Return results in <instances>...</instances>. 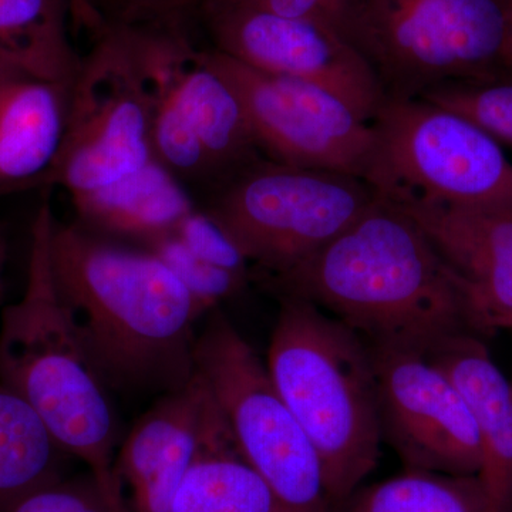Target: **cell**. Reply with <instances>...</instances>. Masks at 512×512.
Returning a JSON list of instances; mask_svg holds the SVG:
<instances>
[{
	"label": "cell",
	"mask_w": 512,
	"mask_h": 512,
	"mask_svg": "<svg viewBox=\"0 0 512 512\" xmlns=\"http://www.w3.org/2000/svg\"><path fill=\"white\" fill-rule=\"evenodd\" d=\"M50 256L77 342L110 393L160 397L194 380L208 312L160 258L56 218Z\"/></svg>",
	"instance_id": "obj_1"
},
{
	"label": "cell",
	"mask_w": 512,
	"mask_h": 512,
	"mask_svg": "<svg viewBox=\"0 0 512 512\" xmlns=\"http://www.w3.org/2000/svg\"><path fill=\"white\" fill-rule=\"evenodd\" d=\"M254 282L275 299L313 303L372 348L427 356L454 336H480L458 276L417 222L379 195L291 271Z\"/></svg>",
	"instance_id": "obj_2"
},
{
	"label": "cell",
	"mask_w": 512,
	"mask_h": 512,
	"mask_svg": "<svg viewBox=\"0 0 512 512\" xmlns=\"http://www.w3.org/2000/svg\"><path fill=\"white\" fill-rule=\"evenodd\" d=\"M55 218L46 198L32 224L25 292L0 316V382L35 410L64 453L83 461L123 512L113 473L120 424L57 291L50 256Z\"/></svg>",
	"instance_id": "obj_3"
},
{
	"label": "cell",
	"mask_w": 512,
	"mask_h": 512,
	"mask_svg": "<svg viewBox=\"0 0 512 512\" xmlns=\"http://www.w3.org/2000/svg\"><path fill=\"white\" fill-rule=\"evenodd\" d=\"M265 365L318 451L333 508L375 471L382 453L372 352L362 336L299 298H278Z\"/></svg>",
	"instance_id": "obj_4"
},
{
	"label": "cell",
	"mask_w": 512,
	"mask_h": 512,
	"mask_svg": "<svg viewBox=\"0 0 512 512\" xmlns=\"http://www.w3.org/2000/svg\"><path fill=\"white\" fill-rule=\"evenodd\" d=\"M504 0H348L343 35L386 100L420 99L457 83L512 82Z\"/></svg>",
	"instance_id": "obj_5"
},
{
	"label": "cell",
	"mask_w": 512,
	"mask_h": 512,
	"mask_svg": "<svg viewBox=\"0 0 512 512\" xmlns=\"http://www.w3.org/2000/svg\"><path fill=\"white\" fill-rule=\"evenodd\" d=\"M355 175L262 157L205 194L200 208L251 265L252 282L285 274L329 244L376 201Z\"/></svg>",
	"instance_id": "obj_6"
},
{
	"label": "cell",
	"mask_w": 512,
	"mask_h": 512,
	"mask_svg": "<svg viewBox=\"0 0 512 512\" xmlns=\"http://www.w3.org/2000/svg\"><path fill=\"white\" fill-rule=\"evenodd\" d=\"M195 366L239 454L268 487L275 512H333L318 451L276 390L265 360L218 308L198 330Z\"/></svg>",
	"instance_id": "obj_7"
},
{
	"label": "cell",
	"mask_w": 512,
	"mask_h": 512,
	"mask_svg": "<svg viewBox=\"0 0 512 512\" xmlns=\"http://www.w3.org/2000/svg\"><path fill=\"white\" fill-rule=\"evenodd\" d=\"M365 181L389 201L512 208V163L473 121L424 99L386 100Z\"/></svg>",
	"instance_id": "obj_8"
},
{
	"label": "cell",
	"mask_w": 512,
	"mask_h": 512,
	"mask_svg": "<svg viewBox=\"0 0 512 512\" xmlns=\"http://www.w3.org/2000/svg\"><path fill=\"white\" fill-rule=\"evenodd\" d=\"M70 86L62 146L45 187L70 198L100 190L154 160L151 104L126 30L97 26Z\"/></svg>",
	"instance_id": "obj_9"
},
{
	"label": "cell",
	"mask_w": 512,
	"mask_h": 512,
	"mask_svg": "<svg viewBox=\"0 0 512 512\" xmlns=\"http://www.w3.org/2000/svg\"><path fill=\"white\" fill-rule=\"evenodd\" d=\"M202 56L238 94L262 156L365 180L376 134L348 104L315 84L259 72L212 47Z\"/></svg>",
	"instance_id": "obj_10"
},
{
	"label": "cell",
	"mask_w": 512,
	"mask_h": 512,
	"mask_svg": "<svg viewBox=\"0 0 512 512\" xmlns=\"http://www.w3.org/2000/svg\"><path fill=\"white\" fill-rule=\"evenodd\" d=\"M212 49L252 69L315 84L372 123L386 97L372 67L339 30L247 6L198 9Z\"/></svg>",
	"instance_id": "obj_11"
},
{
	"label": "cell",
	"mask_w": 512,
	"mask_h": 512,
	"mask_svg": "<svg viewBox=\"0 0 512 512\" xmlns=\"http://www.w3.org/2000/svg\"><path fill=\"white\" fill-rule=\"evenodd\" d=\"M380 431L404 470L478 476L480 433L467 403L429 356L372 348Z\"/></svg>",
	"instance_id": "obj_12"
},
{
	"label": "cell",
	"mask_w": 512,
	"mask_h": 512,
	"mask_svg": "<svg viewBox=\"0 0 512 512\" xmlns=\"http://www.w3.org/2000/svg\"><path fill=\"white\" fill-rule=\"evenodd\" d=\"M389 202L417 222L458 276L478 335L512 330V208Z\"/></svg>",
	"instance_id": "obj_13"
},
{
	"label": "cell",
	"mask_w": 512,
	"mask_h": 512,
	"mask_svg": "<svg viewBox=\"0 0 512 512\" xmlns=\"http://www.w3.org/2000/svg\"><path fill=\"white\" fill-rule=\"evenodd\" d=\"M212 406L210 387L197 373L184 389L157 397L138 417L114 458L123 512H170Z\"/></svg>",
	"instance_id": "obj_14"
},
{
	"label": "cell",
	"mask_w": 512,
	"mask_h": 512,
	"mask_svg": "<svg viewBox=\"0 0 512 512\" xmlns=\"http://www.w3.org/2000/svg\"><path fill=\"white\" fill-rule=\"evenodd\" d=\"M463 396L476 421L483 447L478 476L505 512L512 510V380L495 365L484 339L454 336L430 352Z\"/></svg>",
	"instance_id": "obj_15"
},
{
	"label": "cell",
	"mask_w": 512,
	"mask_h": 512,
	"mask_svg": "<svg viewBox=\"0 0 512 512\" xmlns=\"http://www.w3.org/2000/svg\"><path fill=\"white\" fill-rule=\"evenodd\" d=\"M72 202L80 227L138 248L177 234L198 205L190 190L156 158L137 173L73 197Z\"/></svg>",
	"instance_id": "obj_16"
},
{
	"label": "cell",
	"mask_w": 512,
	"mask_h": 512,
	"mask_svg": "<svg viewBox=\"0 0 512 512\" xmlns=\"http://www.w3.org/2000/svg\"><path fill=\"white\" fill-rule=\"evenodd\" d=\"M72 83L0 82V191L43 185L62 146Z\"/></svg>",
	"instance_id": "obj_17"
},
{
	"label": "cell",
	"mask_w": 512,
	"mask_h": 512,
	"mask_svg": "<svg viewBox=\"0 0 512 512\" xmlns=\"http://www.w3.org/2000/svg\"><path fill=\"white\" fill-rule=\"evenodd\" d=\"M178 97L210 161L211 188L264 157L238 94L192 43L181 64Z\"/></svg>",
	"instance_id": "obj_18"
},
{
	"label": "cell",
	"mask_w": 512,
	"mask_h": 512,
	"mask_svg": "<svg viewBox=\"0 0 512 512\" xmlns=\"http://www.w3.org/2000/svg\"><path fill=\"white\" fill-rule=\"evenodd\" d=\"M170 512H275L268 487L239 454L215 399Z\"/></svg>",
	"instance_id": "obj_19"
},
{
	"label": "cell",
	"mask_w": 512,
	"mask_h": 512,
	"mask_svg": "<svg viewBox=\"0 0 512 512\" xmlns=\"http://www.w3.org/2000/svg\"><path fill=\"white\" fill-rule=\"evenodd\" d=\"M66 456L35 410L0 382V512L63 478Z\"/></svg>",
	"instance_id": "obj_20"
},
{
	"label": "cell",
	"mask_w": 512,
	"mask_h": 512,
	"mask_svg": "<svg viewBox=\"0 0 512 512\" xmlns=\"http://www.w3.org/2000/svg\"><path fill=\"white\" fill-rule=\"evenodd\" d=\"M84 0H0V43L26 60L42 79L72 83L82 56L70 42V16Z\"/></svg>",
	"instance_id": "obj_21"
},
{
	"label": "cell",
	"mask_w": 512,
	"mask_h": 512,
	"mask_svg": "<svg viewBox=\"0 0 512 512\" xmlns=\"http://www.w3.org/2000/svg\"><path fill=\"white\" fill-rule=\"evenodd\" d=\"M333 512H505L480 476L404 470L380 483L360 485Z\"/></svg>",
	"instance_id": "obj_22"
},
{
	"label": "cell",
	"mask_w": 512,
	"mask_h": 512,
	"mask_svg": "<svg viewBox=\"0 0 512 512\" xmlns=\"http://www.w3.org/2000/svg\"><path fill=\"white\" fill-rule=\"evenodd\" d=\"M420 99L466 117L512 147V82L446 84Z\"/></svg>",
	"instance_id": "obj_23"
},
{
	"label": "cell",
	"mask_w": 512,
	"mask_h": 512,
	"mask_svg": "<svg viewBox=\"0 0 512 512\" xmlns=\"http://www.w3.org/2000/svg\"><path fill=\"white\" fill-rule=\"evenodd\" d=\"M144 249L160 258L208 313L217 309L221 302L238 295L251 282L197 258L177 234L158 239Z\"/></svg>",
	"instance_id": "obj_24"
},
{
	"label": "cell",
	"mask_w": 512,
	"mask_h": 512,
	"mask_svg": "<svg viewBox=\"0 0 512 512\" xmlns=\"http://www.w3.org/2000/svg\"><path fill=\"white\" fill-rule=\"evenodd\" d=\"M99 25L181 29L202 0H84Z\"/></svg>",
	"instance_id": "obj_25"
},
{
	"label": "cell",
	"mask_w": 512,
	"mask_h": 512,
	"mask_svg": "<svg viewBox=\"0 0 512 512\" xmlns=\"http://www.w3.org/2000/svg\"><path fill=\"white\" fill-rule=\"evenodd\" d=\"M177 235L197 258L252 282L251 265L245 256L200 205L181 222Z\"/></svg>",
	"instance_id": "obj_26"
},
{
	"label": "cell",
	"mask_w": 512,
	"mask_h": 512,
	"mask_svg": "<svg viewBox=\"0 0 512 512\" xmlns=\"http://www.w3.org/2000/svg\"><path fill=\"white\" fill-rule=\"evenodd\" d=\"M10 512H117L96 477L60 478L23 498Z\"/></svg>",
	"instance_id": "obj_27"
},
{
	"label": "cell",
	"mask_w": 512,
	"mask_h": 512,
	"mask_svg": "<svg viewBox=\"0 0 512 512\" xmlns=\"http://www.w3.org/2000/svg\"><path fill=\"white\" fill-rule=\"evenodd\" d=\"M202 5L247 6L286 18L318 20L343 35L348 0H202Z\"/></svg>",
	"instance_id": "obj_28"
},
{
	"label": "cell",
	"mask_w": 512,
	"mask_h": 512,
	"mask_svg": "<svg viewBox=\"0 0 512 512\" xmlns=\"http://www.w3.org/2000/svg\"><path fill=\"white\" fill-rule=\"evenodd\" d=\"M18 76H37L35 70L26 63L23 57L13 52L8 46L0 43V82ZM42 79V77H40ZM49 80V79H47Z\"/></svg>",
	"instance_id": "obj_29"
},
{
	"label": "cell",
	"mask_w": 512,
	"mask_h": 512,
	"mask_svg": "<svg viewBox=\"0 0 512 512\" xmlns=\"http://www.w3.org/2000/svg\"><path fill=\"white\" fill-rule=\"evenodd\" d=\"M8 262V242L5 235L0 232V306L5 302L6 285H5V266Z\"/></svg>",
	"instance_id": "obj_30"
},
{
	"label": "cell",
	"mask_w": 512,
	"mask_h": 512,
	"mask_svg": "<svg viewBox=\"0 0 512 512\" xmlns=\"http://www.w3.org/2000/svg\"><path fill=\"white\" fill-rule=\"evenodd\" d=\"M503 57L505 66L512 70V3L507 5V32H505Z\"/></svg>",
	"instance_id": "obj_31"
},
{
	"label": "cell",
	"mask_w": 512,
	"mask_h": 512,
	"mask_svg": "<svg viewBox=\"0 0 512 512\" xmlns=\"http://www.w3.org/2000/svg\"><path fill=\"white\" fill-rule=\"evenodd\" d=\"M504 2L508 5V3H512V0H504Z\"/></svg>",
	"instance_id": "obj_32"
},
{
	"label": "cell",
	"mask_w": 512,
	"mask_h": 512,
	"mask_svg": "<svg viewBox=\"0 0 512 512\" xmlns=\"http://www.w3.org/2000/svg\"><path fill=\"white\" fill-rule=\"evenodd\" d=\"M511 512H512V510H511Z\"/></svg>",
	"instance_id": "obj_33"
}]
</instances>
